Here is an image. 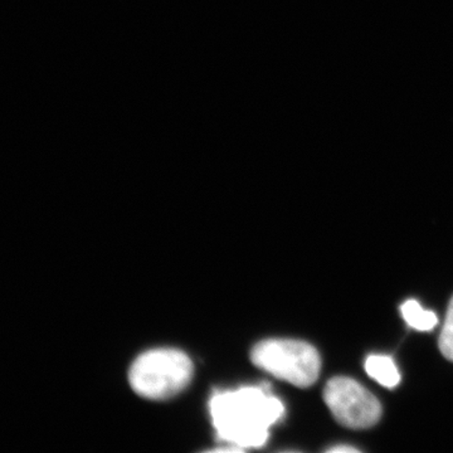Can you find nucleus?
I'll list each match as a JSON object with an SVG mask.
<instances>
[{
  "label": "nucleus",
  "instance_id": "1",
  "mask_svg": "<svg viewBox=\"0 0 453 453\" xmlns=\"http://www.w3.org/2000/svg\"><path fill=\"white\" fill-rule=\"evenodd\" d=\"M210 413L220 442L243 452L266 445L271 427L285 416V405L261 384L214 393Z\"/></svg>",
  "mask_w": 453,
  "mask_h": 453
},
{
  "label": "nucleus",
  "instance_id": "4",
  "mask_svg": "<svg viewBox=\"0 0 453 453\" xmlns=\"http://www.w3.org/2000/svg\"><path fill=\"white\" fill-rule=\"evenodd\" d=\"M324 401L334 418L353 429L372 427L380 422L381 405L374 395L357 380L336 377L327 381Z\"/></svg>",
  "mask_w": 453,
  "mask_h": 453
},
{
  "label": "nucleus",
  "instance_id": "2",
  "mask_svg": "<svg viewBox=\"0 0 453 453\" xmlns=\"http://www.w3.org/2000/svg\"><path fill=\"white\" fill-rule=\"evenodd\" d=\"M195 372L184 351L159 348L145 351L131 365L129 381L134 392L151 401H165L187 388Z\"/></svg>",
  "mask_w": 453,
  "mask_h": 453
},
{
  "label": "nucleus",
  "instance_id": "5",
  "mask_svg": "<svg viewBox=\"0 0 453 453\" xmlns=\"http://www.w3.org/2000/svg\"><path fill=\"white\" fill-rule=\"evenodd\" d=\"M365 371L369 377L386 388H395L401 381V374L395 360L387 356H371L365 360Z\"/></svg>",
  "mask_w": 453,
  "mask_h": 453
},
{
  "label": "nucleus",
  "instance_id": "7",
  "mask_svg": "<svg viewBox=\"0 0 453 453\" xmlns=\"http://www.w3.org/2000/svg\"><path fill=\"white\" fill-rule=\"evenodd\" d=\"M438 345H440L442 356L449 362H453V297L451 303H449V310H447L446 321Z\"/></svg>",
  "mask_w": 453,
  "mask_h": 453
},
{
  "label": "nucleus",
  "instance_id": "8",
  "mask_svg": "<svg viewBox=\"0 0 453 453\" xmlns=\"http://www.w3.org/2000/svg\"><path fill=\"white\" fill-rule=\"evenodd\" d=\"M329 452L332 453H344V452H359V449H357L356 447L351 446H336L333 447V449H329Z\"/></svg>",
  "mask_w": 453,
  "mask_h": 453
},
{
  "label": "nucleus",
  "instance_id": "3",
  "mask_svg": "<svg viewBox=\"0 0 453 453\" xmlns=\"http://www.w3.org/2000/svg\"><path fill=\"white\" fill-rule=\"evenodd\" d=\"M253 365L280 380L308 388L318 380L321 359L306 342L295 339H267L251 351Z\"/></svg>",
  "mask_w": 453,
  "mask_h": 453
},
{
  "label": "nucleus",
  "instance_id": "6",
  "mask_svg": "<svg viewBox=\"0 0 453 453\" xmlns=\"http://www.w3.org/2000/svg\"><path fill=\"white\" fill-rule=\"evenodd\" d=\"M401 312L407 324L418 332H429L437 326V315L434 311L423 309L416 300L405 301L401 306Z\"/></svg>",
  "mask_w": 453,
  "mask_h": 453
}]
</instances>
